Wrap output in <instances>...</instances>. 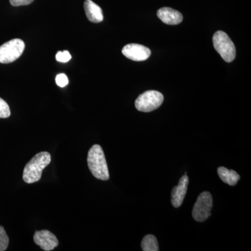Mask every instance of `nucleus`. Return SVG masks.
<instances>
[{"instance_id":"nucleus-11","label":"nucleus","mask_w":251,"mask_h":251,"mask_svg":"<svg viewBox=\"0 0 251 251\" xmlns=\"http://www.w3.org/2000/svg\"><path fill=\"white\" fill-rule=\"evenodd\" d=\"M86 16L90 22L99 23L103 21V11L101 8L92 0H85L84 2Z\"/></svg>"},{"instance_id":"nucleus-2","label":"nucleus","mask_w":251,"mask_h":251,"mask_svg":"<svg viewBox=\"0 0 251 251\" xmlns=\"http://www.w3.org/2000/svg\"><path fill=\"white\" fill-rule=\"evenodd\" d=\"M89 169L94 177L107 181L110 178L108 164L103 149L99 145H94L89 150L87 156Z\"/></svg>"},{"instance_id":"nucleus-13","label":"nucleus","mask_w":251,"mask_h":251,"mask_svg":"<svg viewBox=\"0 0 251 251\" xmlns=\"http://www.w3.org/2000/svg\"><path fill=\"white\" fill-rule=\"evenodd\" d=\"M142 249L144 251H159L158 241L156 238L151 234L145 236L142 241Z\"/></svg>"},{"instance_id":"nucleus-18","label":"nucleus","mask_w":251,"mask_h":251,"mask_svg":"<svg viewBox=\"0 0 251 251\" xmlns=\"http://www.w3.org/2000/svg\"><path fill=\"white\" fill-rule=\"evenodd\" d=\"M34 0H9L10 4L13 6H26L34 1Z\"/></svg>"},{"instance_id":"nucleus-9","label":"nucleus","mask_w":251,"mask_h":251,"mask_svg":"<svg viewBox=\"0 0 251 251\" xmlns=\"http://www.w3.org/2000/svg\"><path fill=\"white\" fill-rule=\"evenodd\" d=\"M188 177L186 175L181 176L178 186H175L172 191L171 202L175 208L179 207L182 204L183 201L187 192Z\"/></svg>"},{"instance_id":"nucleus-6","label":"nucleus","mask_w":251,"mask_h":251,"mask_svg":"<svg viewBox=\"0 0 251 251\" xmlns=\"http://www.w3.org/2000/svg\"><path fill=\"white\" fill-rule=\"evenodd\" d=\"M213 199L211 193L205 191L198 196L197 201L193 206L192 215L198 222H204L211 216Z\"/></svg>"},{"instance_id":"nucleus-4","label":"nucleus","mask_w":251,"mask_h":251,"mask_svg":"<svg viewBox=\"0 0 251 251\" xmlns=\"http://www.w3.org/2000/svg\"><path fill=\"white\" fill-rule=\"evenodd\" d=\"M163 99V94L159 92L147 91L137 98L135 102V108L141 112H151L161 106Z\"/></svg>"},{"instance_id":"nucleus-12","label":"nucleus","mask_w":251,"mask_h":251,"mask_svg":"<svg viewBox=\"0 0 251 251\" xmlns=\"http://www.w3.org/2000/svg\"><path fill=\"white\" fill-rule=\"evenodd\" d=\"M218 174L219 177L224 182L229 184V186H234L237 184L238 181L240 179V176L232 170H227L224 167H220L218 169Z\"/></svg>"},{"instance_id":"nucleus-8","label":"nucleus","mask_w":251,"mask_h":251,"mask_svg":"<svg viewBox=\"0 0 251 251\" xmlns=\"http://www.w3.org/2000/svg\"><path fill=\"white\" fill-rule=\"evenodd\" d=\"M34 241L36 245L46 251L54 250L58 247V239L55 235L49 230L36 231L34 235Z\"/></svg>"},{"instance_id":"nucleus-15","label":"nucleus","mask_w":251,"mask_h":251,"mask_svg":"<svg viewBox=\"0 0 251 251\" xmlns=\"http://www.w3.org/2000/svg\"><path fill=\"white\" fill-rule=\"evenodd\" d=\"M11 115V110L8 103L0 98V118H8Z\"/></svg>"},{"instance_id":"nucleus-17","label":"nucleus","mask_w":251,"mask_h":251,"mask_svg":"<svg viewBox=\"0 0 251 251\" xmlns=\"http://www.w3.org/2000/svg\"><path fill=\"white\" fill-rule=\"evenodd\" d=\"M56 83L60 87H66L69 84V79L65 74H60L57 75L55 79Z\"/></svg>"},{"instance_id":"nucleus-16","label":"nucleus","mask_w":251,"mask_h":251,"mask_svg":"<svg viewBox=\"0 0 251 251\" xmlns=\"http://www.w3.org/2000/svg\"><path fill=\"white\" fill-rule=\"evenodd\" d=\"M72 59V55L69 53V51H59L56 54V59L59 62L66 63L69 62Z\"/></svg>"},{"instance_id":"nucleus-14","label":"nucleus","mask_w":251,"mask_h":251,"mask_svg":"<svg viewBox=\"0 0 251 251\" xmlns=\"http://www.w3.org/2000/svg\"><path fill=\"white\" fill-rule=\"evenodd\" d=\"M9 239L2 226H0V251H6L9 246Z\"/></svg>"},{"instance_id":"nucleus-7","label":"nucleus","mask_w":251,"mask_h":251,"mask_svg":"<svg viewBox=\"0 0 251 251\" xmlns=\"http://www.w3.org/2000/svg\"><path fill=\"white\" fill-rule=\"evenodd\" d=\"M122 53L128 59L136 62H141L150 57L151 50L148 48L140 44H130L123 48Z\"/></svg>"},{"instance_id":"nucleus-10","label":"nucleus","mask_w":251,"mask_h":251,"mask_svg":"<svg viewBox=\"0 0 251 251\" xmlns=\"http://www.w3.org/2000/svg\"><path fill=\"white\" fill-rule=\"evenodd\" d=\"M157 16L162 22L171 25H176L183 21V16L181 13L169 7H163L158 10Z\"/></svg>"},{"instance_id":"nucleus-1","label":"nucleus","mask_w":251,"mask_h":251,"mask_svg":"<svg viewBox=\"0 0 251 251\" xmlns=\"http://www.w3.org/2000/svg\"><path fill=\"white\" fill-rule=\"evenodd\" d=\"M51 162L50 153L41 151L28 162L23 170V179L27 184H33L41 179L43 171Z\"/></svg>"},{"instance_id":"nucleus-5","label":"nucleus","mask_w":251,"mask_h":251,"mask_svg":"<svg viewBox=\"0 0 251 251\" xmlns=\"http://www.w3.org/2000/svg\"><path fill=\"white\" fill-rule=\"evenodd\" d=\"M24 41L19 39H12L0 46V63L9 64L19 58L24 52Z\"/></svg>"},{"instance_id":"nucleus-3","label":"nucleus","mask_w":251,"mask_h":251,"mask_svg":"<svg viewBox=\"0 0 251 251\" xmlns=\"http://www.w3.org/2000/svg\"><path fill=\"white\" fill-rule=\"evenodd\" d=\"M213 43L216 50L226 62H231L236 57V49L234 43L228 35L223 31H216L213 36Z\"/></svg>"}]
</instances>
